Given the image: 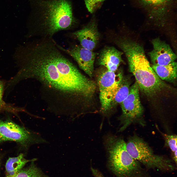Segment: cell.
Returning a JSON list of instances; mask_svg holds the SVG:
<instances>
[{"instance_id": "6da1fadb", "label": "cell", "mask_w": 177, "mask_h": 177, "mask_svg": "<svg viewBox=\"0 0 177 177\" xmlns=\"http://www.w3.org/2000/svg\"><path fill=\"white\" fill-rule=\"evenodd\" d=\"M59 50L52 38L35 40L26 50L16 79L20 81L34 78L57 90L88 97L94 90V82L82 75Z\"/></svg>"}, {"instance_id": "7a4b0ae2", "label": "cell", "mask_w": 177, "mask_h": 177, "mask_svg": "<svg viewBox=\"0 0 177 177\" xmlns=\"http://www.w3.org/2000/svg\"><path fill=\"white\" fill-rule=\"evenodd\" d=\"M120 48L127 59L130 71L134 76L139 90L150 98L157 96L170 87L157 76L150 65L143 46L129 40L123 42Z\"/></svg>"}, {"instance_id": "3957f363", "label": "cell", "mask_w": 177, "mask_h": 177, "mask_svg": "<svg viewBox=\"0 0 177 177\" xmlns=\"http://www.w3.org/2000/svg\"><path fill=\"white\" fill-rule=\"evenodd\" d=\"M42 13L32 26L33 35L52 38L56 33L67 29L73 23L71 4L69 0H47L41 2Z\"/></svg>"}, {"instance_id": "277c9868", "label": "cell", "mask_w": 177, "mask_h": 177, "mask_svg": "<svg viewBox=\"0 0 177 177\" xmlns=\"http://www.w3.org/2000/svg\"><path fill=\"white\" fill-rule=\"evenodd\" d=\"M126 146L132 157L147 168L156 169L165 171L172 170L174 169L170 160L155 154L148 144L136 135L128 138Z\"/></svg>"}, {"instance_id": "5b68a950", "label": "cell", "mask_w": 177, "mask_h": 177, "mask_svg": "<svg viewBox=\"0 0 177 177\" xmlns=\"http://www.w3.org/2000/svg\"><path fill=\"white\" fill-rule=\"evenodd\" d=\"M104 144L110 169L117 177H124L137 162L128 151L126 142L122 138L110 135Z\"/></svg>"}, {"instance_id": "8992f818", "label": "cell", "mask_w": 177, "mask_h": 177, "mask_svg": "<svg viewBox=\"0 0 177 177\" xmlns=\"http://www.w3.org/2000/svg\"><path fill=\"white\" fill-rule=\"evenodd\" d=\"M9 141L16 142L26 148L33 145L49 143L38 132L12 121L0 119V143Z\"/></svg>"}, {"instance_id": "52a82bcc", "label": "cell", "mask_w": 177, "mask_h": 177, "mask_svg": "<svg viewBox=\"0 0 177 177\" xmlns=\"http://www.w3.org/2000/svg\"><path fill=\"white\" fill-rule=\"evenodd\" d=\"M139 89L136 81L131 86L128 94L120 104L122 114L119 118L120 127L119 132H122L132 124L137 123L144 126V110L139 97Z\"/></svg>"}, {"instance_id": "ba28073f", "label": "cell", "mask_w": 177, "mask_h": 177, "mask_svg": "<svg viewBox=\"0 0 177 177\" xmlns=\"http://www.w3.org/2000/svg\"><path fill=\"white\" fill-rule=\"evenodd\" d=\"M123 76L121 73H117L107 69L98 77L101 111L103 114H107L112 109V102Z\"/></svg>"}, {"instance_id": "9c48e42d", "label": "cell", "mask_w": 177, "mask_h": 177, "mask_svg": "<svg viewBox=\"0 0 177 177\" xmlns=\"http://www.w3.org/2000/svg\"><path fill=\"white\" fill-rule=\"evenodd\" d=\"M59 48L72 57L79 67L90 77L93 73L96 54L92 51L86 49L81 45H75L67 49L57 44Z\"/></svg>"}, {"instance_id": "30bf717a", "label": "cell", "mask_w": 177, "mask_h": 177, "mask_svg": "<svg viewBox=\"0 0 177 177\" xmlns=\"http://www.w3.org/2000/svg\"><path fill=\"white\" fill-rule=\"evenodd\" d=\"M152 50L148 53L152 64L166 65L174 61L177 59V56L169 45L159 38L151 41Z\"/></svg>"}, {"instance_id": "8fae6325", "label": "cell", "mask_w": 177, "mask_h": 177, "mask_svg": "<svg viewBox=\"0 0 177 177\" xmlns=\"http://www.w3.org/2000/svg\"><path fill=\"white\" fill-rule=\"evenodd\" d=\"M79 41L82 47L92 51L96 47L100 38L96 22L92 20L82 29L73 33Z\"/></svg>"}, {"instance_id": "7c38bea8", "label": "cell", "mask_w": 177, "mask_h": 177, "mask_svg": "<svg viewBox=\"0 0 177 177\" xmlns=\"http://www.w3.org/2000/svg\"><path fill=\"white\" fill-rule=\"evenodd\" d=\"M123 52L113 47H105L101 52L98 59V63L105 67L109 71L115 72L123 61Z\"/></svg>"}, {"instance_id": "4fadbf2b", "label": "cell", "mask_w": 177, "mask_h": 177, "mask_svg": "<svg viewBox=\"0 0 177 177\" xmlns=\"http://www.w3.org/2000/svg\"><path fill=\"white\" fill-rule=\"evenodd\" d=\"M36 160L27 159L21 153L16 157L9 158L5 165L6 177H15L27 162Z\"/></svg>"}, {"instance_id": "5bb4252c", "label": "cell", "mask_w": 177, "mask_h": 177, "mask_svg": "<svg viewBox=\"0 0 177 177\" xmlns=\"http://www.w3.org/2000/svg\"><path fill=\"white\" fill-rule=\"evenodd\" d=\"M151 67L158 77L163 81L173 82L177 77V63L174 61L164 65L152 64Z\"/></svg>"}, {"instance_id": "9a60e30c", "label": "cell", "mask_w": 177, "mask_h": 177, "mask_svg": "<svg viewBox=\"0 0 177 177\" xmlns=\"http://www.w3.org/2000/svg\"><path fill=\"white\" fill-rule=\"evenodd\" d=\"M131 84L130 77L123 76L112 102V109L118 104H120L126 98L129 92Z\"/></svg>"}, {"instance_id": "2e32d148", "label": "cell", "mask_w": 177, "mask_h": 177, "mask_svg": "<svg viewBox=\"0 0 177 177\" xmlns=\"http://www.w3.org/2000/svg\"><path fill=\"white\" fill-rule=\"evenodd\" d=\"M6 81L0 79V112L5 111L17 115L19 112H24L23 108L14 105L6 102L3 100V96L5 90Z\"/></svg>"}, {"instance_id": "e0dca14e", "label": "cell", "mask_w": 177, "mask_h": 177, "mask_svg": "<svg viewBox=\"0 0 177 177\" xmlns=\"http://www.w3.org/2000/svg\"><path fill=\"white\" fill-rule=\"evenodd\" d=\"M34 162L32 161L28 167L22 169L15 177H46L34 164Z\"/></svg>"}, {"instance_id": "ac0fdd59", "label": "cell", "mask_w": 177, "mask_h": 177, "mask_svg": "<svg viewBox=\"0 0 177 177\" xmlns=\"http://www.w3.org/2000/svg\"><path fill=\"white\" fill-rule=\"evenodd\" d=\"M165 140V145L170 148L173 153V159L177 163V135L164 133L160 131Z\"/></svg>"}, {"instance_id": "d6986e66", "label": "cell", "mask_w": 177, "mask_h": 177, "mask_svg": "<svg viewBox=\"0 0 177 177\" xmlns=\"http://www.w3.org/2000/svg\"><path fill=\"white\" fill-rule=\"evenodd\" d=\"M88 11L93 13L100 8L106 0H84Z\"/></svg>"}, {"instance_id": "ffe728a7", "label": "cell", "mask_w": 177, "mask_h": 177, "mask_svg": "<svg viewBox=\"0 0 177 177\" xmlns=\"http://www.w3.org/2000/svg\"><path fill=\"white\" fill-rule=\"evenodd\" d=\"M142 2L147 6L152 8L159 9L165 6L171 0H141Z\"/></svg>"}, {"instance_id": "44dd1931", "label": "cell", "mask_w": 177, "mask_h": 177, "mask_svg": "<svg viewBox=\"0 0 177 177\" xmlns=\"http://www.w3.org/2000/svg\"><path fill=\"white\" fill-rule=\"evenodd\" d=\"M91 170L94 177H104L102 173L97 169L91 167Z\"/></svg>"}, {"instance_id": "7402d4cb", "label": "cell", "mask_w": 177, "mask_h": 177, "mask_svg": "<svg viewBox=\"0 0 177 177\" xmlns=\"http://www.w3.org/2000/svg\"><path fill=\"white\" fill-rule=\"evenodd\" d=\"M1 158H0V164H1Z\"/></svg>"}]
</instances>
